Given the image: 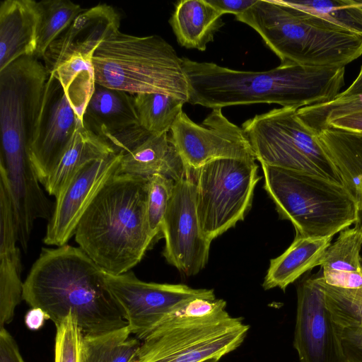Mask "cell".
Segmentation results:
<instances>
[{
	"label": "cell",
	"mask_w": 362,
	"mask_h": 362,
	"mask_svg": "<svg viewBox=\"0 0 362 362\" xmlns=\"http://www.w3.org/2000/svg\"><path fill=\"white\" fill-rule=\"evenodd\" d=\"M134 102L139 124L153 134L168 133L187 103L182 98L158 93L136 94Z\"/></svg>",
	"instance_id": "obj_29"
},
{
	"label": "cell",
	"mask_w": 362,
	"mask_h": 362,
	"mask_svg": "<svg viewBox=\"0 0 362 362\" xmlns=\"http://www.w3.org/2000/svg\"><path fill=\"white\" fill-rule=\"evenodd\" d=\"M362 111V93L350 96L337 95L333 100L297 110L302 122L316 134L331 120L339 117Z\"/></svg>",
	"instance_id": "obj_32"
},
{
	"label": "cell",
	"mask_w": 362,
	"mask_h": 362,
	"mask_svg": "<svg viewBox=\"0 0 362 362\" xmlns=\"http://www.w3.org/2000/svg\"><path fill=\"white\" fill-rule=\"evenodd\" d=\"M328 127L346 131L362 132V111L347 114L332 119L325 125L324 129Z\"/></svg>",
	"instance_id": "obj_38"
},
{
	"label": "cell",
	"mask_w": 362,
	"mask_h": 362,
	"mask_svg": "<svg viewBox=\"0 0 362 362\" xmlns=\"http://www.w3.org/2000/svg\"><path fill=\"white\" fill-rule=\"evenodd\" d=\"M120 16L111 6L85 9L49 46L44 57L49 75L75 54L93 55L98 46L119 31Z\"/></svg>",
	"instance_id": "obj_18"
},
{
	"label": "cell",
	"mask_w": 362,
	"mask_h": 362,
	"mask_svg": "<svg viewBox=\"0 0 362 362\" xmlns=\"http://www.w3.org/2000/svg\"><path fill=\"white\" fill-rule=\"evenodd\" d=\"M346 362H349V361H347Z\"/></svg>",
	"instance_id": "obj_42"
},
{
	"label": "cell",
	"mask_w": 362,
	"mask_h": 362,
	"mask_svg": "<svg viewBox=\"0 0 362 362\" xmlns=\"http://www.w3.org/2000/svg\"><path fill=\"white\" fill-rule=\"evenodd\" d=\"M128 326L97 335L83 336L82 362H131L141 344Z\"/></svg>",
	"instance_id": "obj_28"
},
{
	"label": "cell",
	"mask_w": 362,
	"mask_h": 362,
	"mask_svg": "<svg viewBox=\"0 0 362 362\" xmlns=\"http://www.w3.org/2000/svg\"><path fill=\"white\" fill-rule=\"evenodd\" d=\"M49 74L35 56H24L0 71V162L30 161L28 146Z\"/></svg>",
	"instance_id": "obj_10"
},
{
	"label": "cell",
	"mask_w": 362,
	"mask_h": 362,
	"mask_svg": "<svg viewBox=\"0 0 362 362\" xmlns=\"http://www.w3.org/2000/svg\"><path fill=\"white\" fill-rule=\"evenodd\" d=\"M255 30L281 65L343 68L362 55V36L285 4L257 0L235 16Z\"/></svg>",
	"instance_id": "obj_4"
},
{
	"label": "cell",
	"mask_w": 362,
	"mask_h": 362,
	"mask_svg": "<svg viewBox=\"0 0 362 362\" xmlns=\"http://www.w3.org/2000/svg\"><path fill=\"white\" fill-rule=\"evenodd\" d=\"M174 186L175 181L163 175H153L148 179L147 218L150 235L153 240L161 232Z\"/></svg>",
	"instance_id": "obj_33"
},
{
	"label": "cell",
	"mask_w": 362,
	"mask_h": 362,
	"mask_svg": "<svg viewBox=\"0 0 362 362\" xmlns=\"http://www.w3.org/2000/svg\"><path fill=\"white\" fill-rule=\"evenodd\" d=\"M283 1L339 29L362 36V2L353 0Z\"/></svg>",
	"instance_id": "obj_31"
},
{
	"label": "cell",
	"mask_w": 362,
	"mask_h": 362,
	"mask_svg": "<svg viewBox=\"0 0 362 362\" xmlns=\"http://www.w3.org/2000/svg\"><path fill=\"white\" fill-rule=\"evenodd\" d=\"M93 56L72 54L49 74L59 81L70 105L82 123L96 84Z\"/></svg>",
	"instance_id": "obj_27"
},
{
	"label": "cell",
	"mask_w": 362,
	"mask_h": 362,
	"mask_svg": "<svg viewBox=\"0 0 362 362\" xmlns=\"http://www.w3.org/2000/svg\"><path fill=\"white\" fill-rule=\"evenodd\" d=\"M37 22V1H1L0 71L20 57L35 55Z\"/></svg>",
	"instance_id": "obj_20"
},
{
	"label": "cell",
	"mask_w": 362,
	"mask_h": 362,
	"mask_svg": "<svg viewBox=\"0 0 362 362\" xmlns=\"http://www.w3.org/2000/svg\"><path fill=\"white\" fill-rule=\"evenodd\" d=\"M18 242L11 189L0 167V329L12 321L15 309L23 300Z\"/></svg>",
	"instance_id": "obj_19"
},
{
	"label": "cell",
	"mask_w": 362,
	"mask_h": 362,
	"mask_svg": "<svg viewBox=\"0 0 362 362\" xmlns=\"http://www.w3.org/2000/svg\"><path fill=\"white\" fill-rule=\"evenodd\" d=\"M264 187L296 237L328 238L359 219L358 204L343 184L305 173L260 163Z\"/></svg>",
	"instance_id": "obj_7"
},
{
	"label": "cell",
	"mask_w": 362,
	"mask_h": 362,
	"mask_svg": "<svg viewBox=\"0 0 362 362\" xmlns=\"http://www.w3.org/2000/svg\"><path fill=\"white\" fill-rule=\"evenodd\" d=\"M188 103L211 109L275 103L299 109L333 100L344 85L345 67L281 65L265 71H239L182 57Z\"/></svg>",
	"instance_id": "obj_2"
},
{
	"label": "cell",
	"mask_w": 362,
	"mask_h": 362,
	"mask_svg": "<svg viewBox=\"0 0 362 362\" xmlns=\"http://www.w3.org/2000/svg\"><path fill=\"white\" fill-rule=\"evenodd\" d=\"M255 159L222 158L194 170L197 213L210 241L243 221L261 179Z\"/></svg>",
	"instance_id": "obj_9"
},
{
	"label": "cell",
	"mask_w": 362,
	"mask_h": 362,
	"mask_svg": "<svg viewBox=\"0 0 362 362\" xmlns=\"http://www.w3.org/2000/svg\"><path fill=\"white\" fill-rule=\"evenodd\" d=\"M185 167L168 133L147 132L122 153L119 173L150 177L160 174L177 180Z\"/></svg>",
	"instance_id": "obj_21"
},
{
	"label": "cell",
	"mask_w": 362,
	"mask_h": 362,
	"mask_svg": "<svg viewBox=\"0 0 362 362\" xmlns=\"http://www.w3.org/2000/svg\"><path fill=\"white\" fill-rule=\"evenodd\" d=\"M170 137L185 167L197 169L222 158L255 159L242 127L229 121L222 109H212L202 124L182 112L173 124Z\"/></svg>",
	"instance_id": "obj_13"
},
{
	"label": "cell",
	"mask_w": 362,
	"mask_h": 362,
	"mask_svg": "<svg viewBox=\"0 0 362 362\" xmlns=\"http://www.w3.org/2000/svg\"><path fill=\"white\" fill-rule=\"evenodd\" d=\"M56 328L54 362H82L83 334L76 318L69 314Z\"/></svg>",
	"instance_id": "obj_34"
},
{
	"label": "cell",
	"mask_w": 362,
	"mask_h": 362,
	"mask_svg": "<svg viewBox=\"0 0 362 362\" xmlns=\"http://www.w3.org/2000/svg\"><path fill=\"white\" fill-rule=\"evenodd\" d=\"M339 328L347 361L362 362V327Z\"/></svg>",
	"instance_id": "obj_35"
},
{
	"label": "cell",
	"mask_w": 362,
	"mask_h": 362,
	"mask_svg": "<svg viewBox=\"0 0 362 362\" xmlns=\"http://www.w3.org/2000/svg\"><path fill=\"white\" fill-rule=\"evenodd\" d=\"M115 153L101 136L80 126L51 171L44 186L55 197L69 180L87 163Z\"/></svg>",
	"instance_id": "obj_26"
},
{
	"label": "cell",
	"mask_w": 362,
	"mask_h": 362,
	"mask_svg": "<svg viewBox=\"0 0 362 362\" xmlns=\"http://www.w3.org/2000/svg\"><path fill=\"white\" fill-rule=\"evenodd\" d=\"M0 362H24L16 341L4 327L0 329Z\"/></svg>",
	"instance_id": "obj_36"
},
{
	"label": "cell",
	"mask_w": 362,
	"mask_h": 362,
	"mask_svg": "<svg viewBox=\"0 0 362 362\" xmlns=\"http://www.w3.org/2000/svg\"><path fill=\"white\" fill-rule=\"evenodd\" d=\"M223 299L197 298L170 315L143 339L131 362L220 359L244 341L250 326L231 316Z\"/></svg>",
	"instance_id": "obj_5"
},
{
	"label": "cell",
	"mask_w": 362,
	"mask_h": 362,
	"mask_svg": "<svg viewBox=\"0 0 362 362\" xmlns=\"http://www.w3.org/2000/svg\"><path fill=\"white\" fill-rule=\"evenodd\" d=\"M362 228L357 224L340 233L322 256L317 281L327 303L362 305Z\"/></svg>",
	"instance_id": "obj_17"
},
{
	"label": "cell",
	"mask_w": 362,
	"mask_h": 362,
	"mask_svg": "<svg viewBox=\"0 0 362 362\" xmlns=\"http://www.w3.org/2000/svg\"><path fill=\"white\" fill-rule=\"evenodd\" d=\"M81 125L83 124L70 105L60 83L49 75L43 89L28 146L30 160L43 187Z\"/></svg>",
	"instance_id": "obj_14"
},
{
	"label": "cell",
	"mask_w": 362,
	"mask_h": 362,
	"mask_svg": "<svg viewBox=\"0 0 362 362\" xmlns=\"http://www.w3.org/2000/svg\"><path fill=\"white\" fill-rule=\"evenodd\" d=\"M218 361H219V359H218V358H212V359H209V360H207V361H205L203 362H218Z\"/></svg>",
	"instance_id": "obj_41"
},
{
	"label": "cell",
	"mask_w": 362,
	"mask_h": 362,
	"mask_svg": "<svg viewBox=\"0 0 362 362\" xmlns=\"http://www.w3.org/2000/svg\"><path fill=\"white\" fill-rule=\"evenodd\" d=\"M148 179L126 173L112 176L78 223L74 235L78 247L107 273L130 271L153 240L147 218Z\"/></svg>",
	"instance_id": "obj_3"
},
{
	"label": "cell",
	"mask_w": 362,
	"mask_h": 362,
	"mask_svg": "<svg viewBox=\"0 0 362 362\" xmlns=\"http://www.w3.org/2000/svg\"><path fill=\"white\" fill-rule=\"evenodd\" d=\"M166 261L185 276L198 274L206 264L210 245L197 213L193 169L185 167L176 181L161 228Z\"/></svg>",
	"instance_id": "obj_12"
},
{
	"label": "cell",
	"mask_w": 362,
	"mask_h": 362,
	"mask_svg": "<svg viewBox=\"0 0 362 362\" xmlns=\"http://www.w3.org/2000/svg\"><path fill=\"white\" fill-rule=\"evenodd\" d=\"M122 153L90 161L69 180L56 197L43 242L63 246L74 235L78 223L96 194L112 176L119 173Z\"/></svg>",
	"instance_id": "obj_16"
},
{
	"label": "cell",
	"mask_w": 362,
	"mask_h": 362,
	"mask_svg": "<svg viewBox=\"0 0 362 362\" xmlns=\"http://www.w3.org/2000/svg\"><path fill=\"white\" fill-rule=\"evenodd\" d=\"M223 15L232 13L235 16L245 13L256 4L257 0H207Z\"/></svg>",
	"instance_id": "obj_37"
},
{
	"label": "cell",
	"mask_w": 362,
	"mask_h": 362,
	"mask_svg": "<svg viewBox=\"0 0 362 362\" xmlns=\"http://www.w3.org/2000/svg\"><path fill=\"white\" fill-rule=\"evenodd\" d=\"M293 346L300 362H346L340 332L325 303L316 277L297 288Z\"/></svg>",
	"instance_id": "obj_15"
},
{
	"label": "cell",
	"mask_w": 362,
	"mask_h": 362,
	"mask_svg": "<svg viewBox=\"0 0 362 362\" xmlns=\"http://www.w3.org/2000/svg\"><path fill=\"white\" fill-rule=\"evenodd\" d=\"M48 319L45 313L39 308H32L25 316V323L27 327L31 330H37L45 324Z\"/></svg>",
	"instance_id": "obj_39"
},
{
	"label": "cell",
	"mask_w": 362,
	"mask_h": 362,
	"mask_svg": "<svg viewBox=\"0 0 362 362\" xmlns=\"http://www.w3.org/2000/svg\"><path fill=\"white\" fill-rule=\"evenodd\" d=\"M316 139L338 171L344 185L356 198L362 228V132L328 127Z\"/></svg>",
	"instance_id": "obj_22"
},
{
	"label": "cell",
	"mask_w": 362,
	"mask_h": 362,
	"mask_svg": "<svg viewBox=\"0 0 362 362\" xmlns=\"http://www.w3.org/2000/svg\"><path fill=\"white\" fill-rule=\"evenodd\" d=\"M242 129L260 163L344 185L315 134L299 119L297 109L281 107L257 115L245 121Z\"/></svg>",
	"instance_id": "obj_8"
},
{
	"label": "cell",
	"mask_w": 362,
	"mask_h": 362,
	"mask_svg": "<svg viewBox=\"0 0 362 362\" xmlns=\"http://www.w3.org/2000/svg\"><path fill=\"white\" fill-rule=\"evenodd\" d=\"M222 16L207 0H182L169 23L182 47L204 51L223 25Z\"/></svg>",
	"instance_id": "obj_24"
},
{
	"label": "cell",
	"mask_w": 362,
	"mask_h": 362,
	"mask_svg": "<svg viewBox=\"0 0 362 362\" xmlns=\"http://www.w3.org/2000/svg\"><path fill=\"white\" fill-rule=\"evenodd\" d=\"M38 22L35 57L43 58L49 46L85 9L69 0L37 1Z\"/></svg>",
	"instance_id": "obj_30"
},
{
	"label": "cell",
	"mask_w": 362,
	"mask_h": 362,
	"mask_svg": "<svg viewBox=\"0 0 362 362\" xmlns=\"http://www.w3.org/2000/svg\"><path fill=\"white\" fill-rule=\"evenodd\" d=\"M332 238L296 237L287 250L271 259L262 284L264 289L279 288L285 291L305 272L318 266Z\"/></svg>",
	"instance_id": "obj_25"
},
{
	"label": "cell",
	"mask_w": 362,
	"mask_h": 362,
	"mask_svg": "<svg viewBox=\"0 0 362 362\" xmlns=\"http://www.w3.org/2000/svg\"><path fill=\"white\" fill-rule=\"evenodd\" d=\"M105 277L131 333L140 341L192 300L216 299L213 289L148 283L139 279L131 271L117 275L105 272Z\"/></svg>",
	"instance_id": "obj_11"
},
{
	"label": "cell",
	"mask_w": 362,
	"mask_h": 362,
	"mask_svg": "<svg viewBox=\"0 0 362 362\" xmlns=\"http://www.w3.org/2000/svg\"><path fill=\"white\" fill-rule=\"evenodd\" d=\"M105 274L79 247L42 248L23 282V300L55 326L71 314L83 336L126 327Z\"/></svg>",
	"instance_id": "obj_1"
},
{
	"label": "cell",
	"mask_w": 362,
	"mask_h": 362,
	"mask_svg": "<svg viewBox=\"0 0 362 362\" xmlns=\"http://www.w3.org/2000/svg\"><path fill=\"white\" fill-rule=\"evenodd\" d=\"M361 93H362V66L356 79L345 90L341 91L339 95L350 96Z\"/></svg>",
	"instance_id": "obj_40"
},
{
	"label": "cell",
	"mask_w": 362,
	"mask_h": 362,
	"mask_svg": "<svg viewBox=\"0 0 362 362\" xmlns=\"http://www.w3.org/2000/svg\"><path fill=\"white\" fill-rule=\"evenodd\" d=\"M93 63L98 84L128 93L170 95L188 103L182 59L160 36L119 31L98 46Z\"/></svg>",
	"instance_id": "obj_6"
},
{
	"label": "cell",
	"mask_w": 362,
	"mask_h": 362,
	"mask_svg": "<svg viewBox=\"0 0 362 362\" xmlns=\"http://www.w3.org/2000/svg\"><path fill=\"white\" fill-rule=\"evenodd\" d=\"M83 124L102 138L139 124L134 96L96 83Z\"/></svg>",
	"instance_id": "obj_23"
}]
</instances>
